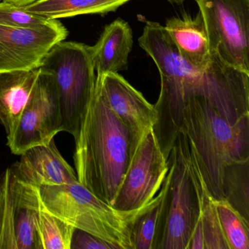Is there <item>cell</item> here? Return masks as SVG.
Returning <instances> with one entry per match:
<instances>
[{
    "mask_svg": "<svg viewBox=\"0 0 249 249\" xmlns=\"http://www.w3.org/2000/svg\"><path fill=\"white\" fill-rule=\"evenodd\" d=\"M181 130L210 195L225 200L229 171L249 161V89L228 86L188 94Z\"/></svg>",
    "mask_w": 249,
    "mask_h": 249,
    "instance_id": "cell-1",
    "label": "cell"
},
{
    "mask_svg": "<svg viewBox=\"0 0 249 249\" xmlns=\"http://www.w3.org/2000/svg\"><path fill=\"white\" fill-rule=\"evenodd\" d=\"M138 42L160 72L161 89L154 105L156 122L153 130L164 157L168 158L181 130L184 97L249 74L230 66L213 53L206 68L193 66L180 56L165 27L157 22L146 21Z\"/></svg>",
    "mask_w": 249,
    "mask_h": 249,
    "instance_id": "cell-2",
    "label": "cell"
},
{
    "mask_svg": "<svg viewBox=\"0 0 249 249\" xmlns=\"http://www.w3.org/2000/svg\"><path fill=\"white\" fill-rule=\"evenodd\" d=\"M75 142L78 181L112 206L138 145L96 84Z\"/></svg>",
    "mask_w": 249,
    "mask_h": 249,
    "instance_id": "cell-3",
    "label": "cell"
},
{
    "mask_svg": "<svg viewBox=\"0 0 249 249\" xmlns=\"http://www.w3.org/2000/svg\"><path fill=\"white\" fill-rule=\"evenodd\" d=\"M167 161L153 249H187L201 218L205 183L183 130Z\"/></svg>",
    "mask_w": 249,
    "mask_h": 249,
    "instance_id": "cell-4",
    "label": "cell"
},
{
    "mask_svg": "<svg viewBox=\"0 0 249 249\" xmlns=\"http://www.w3.org/2000/svg\"><path fill=\"white\" fill-rule=\"evenodd\" d=\"M45 208L76 229L88 231L116 247L135 249L134 224L153 200L135 211H119L90 192L79 181L39 188Z\"/></svg>",
    "mask_w": 249,
    "mask_h": 249,
    "instance_id": "cell-5",
    "label": "cell"
},
{
    "mask_svg": "<svg viewBox=\"0 0 249 249\" xmlns=\"http://www.w3.org/2000/svg\"><path fill=\"white\" fill-rule=\"evenodd\" d=\"M40 68L50 73L56 87L63 132L75 139L95 88L91 46L59 42L43 58Z\"/></svg>",
    "mask_w": 249,
    "mask_h": 249,
    "instance_id": "cell-6",
    "label": "cell"
},
{
    "mask_svg": "<svg viewBox=\"0 0 249 249\" xmlns=\"http://www.w3.org/2000/svg\"><path fill=\"white\" fill-rule=\"evenodd\" d=\"M206 27L210 52L249 74V0H195Z\"/></svg>",
    "mask_w": 249,
    "mask_h": 249,
    "instance_id": "cell-7",
    "label": "cell"
},
{
    "mask_svg": "<svg viewBox=\"0 0 249 249\" xmlns=\"http://www.w3.org/2000/svg\"><path fill=\"white\" fill-rule=\"evenodd\" d=\"M38 192L19 180L12 166L0 175V249H39L34 206Z\"/></svg>",
    "mask_w": 249,
    "mask_h": 249,
    "instance_id": "cell-8",
    "label": "cell"
},
{
    "mask_svg": "<svg viewBox=\"0 0 249 249\" xmlns=\"http://www.w3.org/2000/svg\"><path fill=\"white\" fill-rule=\"evenodd\" d=\"M168 170L167 159L151 129L135 148L112 207L124 212L142 208L155 197Z\"/></svg>",
    "mask_w": 249,
    "mask_h": 249,
    "instance_id": "cell-9",
    "label": "cell"
},
{
    "mask_svg": "<svg viewBox=\"0 0 249 249\" xmlns=\"http://www.w3.org/2000/svg\"><path fill=\"white\" fill-rule=\"evenodd\" d=\"M61 132L63 127L56 87L50 73L40 70L17 127L7 138V145L13 154L20 156L32 147L49 143Z\"/></svg>",
    "mask_w": 249,
    "mask_h": 249,
    "instance_id": "cell-10",
    "label": "cell"
},
{
    "mask_svg": "<svg viewBox=\"0 0 249 249\" xmlns=\"http://www.w3.org/2000/svg\"><path fill=\"white\" fill-rule=\"evenodd\" d=\"M68 31L57 19L39 29L0 24V74L40 68L53 46L64 41Z\"/></svg>",
    "mask_w": 249,
    "mask_h": 249,
    "instance_id": "cell-11",
    "label": "cell"
},
{
    "mask_svg": "<svg viewBox=\"0 0 249 249\" xmlns=\"http://www.w3.org/2000/svg\"><path fill=\"white\" fill-rule=\"evenodd\" d=\"M95 84L110 108L128 128L138 145L155 124L154 106L118 73L97 75Z\"/></svg>",
    "mask_w": 249,
    "mask_h": 249,
    "instance_id": "cell-12",
    "label": "cell"
},
{
    "mask_svg": "<svg viewBox=\"0 0 249 249\" xmlns=\"http://www.w3.org/2000/svg\"><path fill=\"white\" fill-rule=\"evenodd\" d=\"M13 164L19 180L40 188L61 186L78 181L76 173L58 150L54 139L49 143L36 145L21 154Z\"/></svg>",
    "mask_w": 249,
    "mask_h": 249,
    "instance_id": "cell-13",
    "label": "cell"
},
{
    "mask_svg": "<svg viewBox=\"0 0 249 249\" xmlns=\"http://www.w3.org/2000/svg\"><path fill=\"white\" fill-rule=\"evenodd\" d=\"M132 46L133 36L128 23L119 18L106 26L97 43L91 46L97 75L117 73L127 69Z\"/></svg>",
    "mask_w": 249,
    "mask_h": 249,
    "instance_id": "cell-14",
    "label": "cell"
},
{
    "mask_svg": "<svg viewBox=\"0 0 249 249\" xmlns=\"http://www.w3.org/2000/svg\"><path fill=\"white\" fill-rule=\"evenodd\" d=\"M40 73L37 68L0 74V124L7 138L17 127Z\"/></svg>",
    "mask_w": 249,
    "mask_h": 249,
    "instance_id": "cell-15",
    "label": "cell"
},
{
    "mask_svg": "<svg viewBox=\"0 0 249 249\" xmlns=\"http://www.w3.org/2000/svg\"><path fill=\"white\" fill-rule=\"evenodd\" d=\"M165 29L180 56L197 68H205L211 62L209 42L202 14L195 18L184 16L166 21Z\"/></svg>",
    "mask_w": 249,
    "mask_h": 249,
    "instance_id": "cell-16",
    "label": "cell"
},
{
    "mask_svg": "<svg viewBox=\"0 0 249 249\" xmlns=\"http://www.w3.org/2000/svg\"><path fill=\"white\" fill-rule=\"evenodd\" d=\"M131 0H36L24 5L27 11L48 19L116 11Z\"/></svg>",
    "mask_w": 249,
    "mask_h": 249,
    "instance_id": "cell-17",
    "label": "cell"
},
{
    "mask_svg": "<svg viewBox=\"0 0 249 249\" xmlns=\"http://www.w3.org/2000/svg\"><path fill=\"white\" fill-rule=\"evenodd\" d=\"M34 206L39 249H71L75 227L47 211L42 202L40 192Z\"/></svg>",
    "mask_w": 249,
    "mask_h": 249,
    "instance_id": "cell-18",
    "label": "cell"
},
{
    "mask_svg": "<svg viewBox=\"0 0 249 249\" xmlns=\"http://www.w3.org/2000/svg\"><path fill=\"white\" fill-rule=\"evenodd\" d=\"M215 205L230 249H249V221L227 200H215Z\"/></svg>",
    "mask_w": 249,
    "mask_h": 249,
    "instance_id": "cell-19",
    "label": "cell"
},
{
    "mask_svg": "<svg viewBox=\"0 0 249 249\" xmlns=\"http://www.w3.org/2000/svg\"><path fill=\"white\" fill-rule=\"evenodd\" d=\"M200 219L205 249H230L220 224L215 199L210 195L206 186L202 192Z\"/></svg>",
    "mask_w": 249,
    "mask_h": 249,
    "instance_id": "cell-20",
    "label": "cell"
},
{
    "mask_svg": "<svg viewBox=\"0 0 249 249\" xmlns=\"http://www.w3.org/2000/svg\"><path fill=\"white\" fill-rule=\"evenodd\" d=\"M161 198L160 192L154 198L149 208L135 221L133 230L135 249H153Z\"/></svg>",
    "mask_w": 249,
    "mask_h": 249,
    "instance_id": "cell-21",
    "label": "cell"
},
{
    "mask_svg": "<svg viewBox=\"0 0 249 249\" xmlns=\"http://www.w3.org/2000/svg\"><path fill=\"white\" fill-rule=\"evenodd\" d=\"M52 20L30 12L23 6L4 0L0 1L1 25L17 28L39 29L47 25Z\"/></svg>",
    "mask_w": 249,
    "mask_h": 249,
    "instance_id": "cell-22",
    "label": "cell"
},
{
    "mask_svg": "<svg viewBox=\"0 0 249 249\" xmlns=\"http://www.w3.org/2000/svg\"><path fill=\"white\" fill-rule=\"evenodd\" d=\"M71 249H116L108 242L79 229H75Z\"/></svg>",
    "mask_w": 249,
    "mask_h": 249,
    "instance_id": "cell-23",
    "label": "cell"
},
{
    "mask_svg": "<svg viewBox=\"0 0 249 249\" xmlns=\"http://www.w3.org/2000/svg\"><path fill=\"white\" fill-rule=\"evenodd\" d=\"M187 249H205V241L201 219L199 220L192 232Z\"/></svg>",
    "mask_w": 249,
    "mask_h": 249,
    "instance_id": "cell-24",
    "label": "cell"
},
{
    "mask_svg": "<svg viewBox=\"0 0 249 249\" xmlns=\"http://www.w3.org/2000/svg\"><path fill=\"white\" fill-rule=\"evenodd\" d=\"M7 2H11V3L15 4V5H19V6H24L30 2L36 1V0H4Z\"/></svg>",
    "mask_w": 249,
    "mask_h": 249,
    "instance_id": "cell-25",
    "label": "cell"
},
{
    "mask_svg": "<svg viewBox=\"0 0 249 249\" xmlns=\"http://www.w3.org/2000/svg\"><path fill=\"white\" fill-rule=\"evenodd\" d=\"M169 1H171V2H177V3H180V2H183L185 0H169Z\"/></svg>",
    "mask_w": 249,
    "mask_h": 249,
    "instance_id": "cell-26",
    "label": "cell"
},
{
    "mask_svg": "<svg viewBox=\"0 0 249 249\" xmlns=\"http://www.w3.org/2000/svg\"><path fill=\"white\" fill-rule=\"evenodd\" d=\"M0 1H2V0H0Z\"/></svg>",
    "mask_w": 249,
    "mask_h": 249,
    "instance_id": "cell-27",
    "label": "cell"
}]
</instances>
